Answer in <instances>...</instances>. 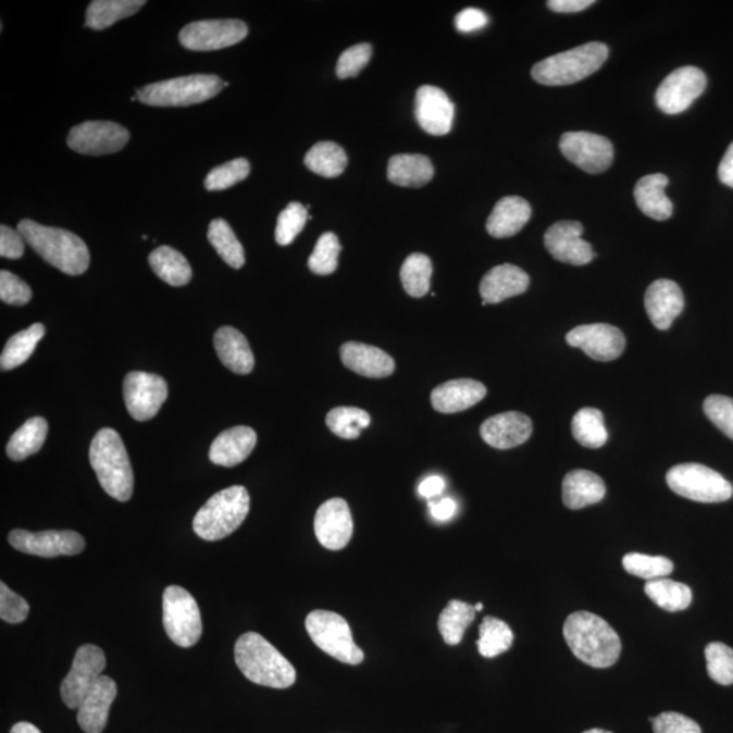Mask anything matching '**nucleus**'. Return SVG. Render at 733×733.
Wrapping results in <instances>:
<instances>
[{
  "label": "nucleus",
  "mask_w": 733,
  "mask_h": 733,
  "mask_svg": "<svg viewBox=\"0 0 733 733\" xmlns=\"http://www.w3.org/2000/svg\"><path fill=\"white\" fill-rule=\"evenodd\" d=\"M10 733H41V731L30 723H18L11 729Z\"/></svg>",
  "instance_id": "obj_62"
},
{
  "label": "nucleus",
  "mask_w": 733,
  "mask_h": 733,
  "mask_svg": "<svg viewBox=\"0 0 733 733\" xmlns=\"http://www.w3.org/2000/svg\"><path fill=\"white\" fill-rule=\"evenodd\" d=\"M223 87L226 82L219 76L197 74L147 85L136 91V98L149 107L182 108L211 100Z\"/></svg>",
  "instance_id": "obj_7"
},
{
  "label": "nucleus",
  "mask_w": 733,
  "mask_h": 733,
  "mask_svg": "<svg viewBox=\"0 0 733 733\" xmlns=\"http://www.w3.org/2000/svg\"><path fill=\"white\" fill-rule=\"evenodd\" d=\"M530 277L521 268L502 264L492 268L480 284L483 306L496 305L527 291Z\"/></svg>",
  "instance_id": "obj_25"
},
{
  "label": "nucleus",
  "mask_w": 733,
  "mask_h": 733,
  "mask_svg": "<svg viewBox=\"0 0 733 733\" xmlns=\"http://www.w3.org/2000/svg\"><path fill=\"white\" fill-rule=\"evenodd\" d=\"M370 424V414L360 408H335L326 415V425L330 426L333 434L346 440L358 439L362 431Z\"/></svg>",
  "instance_id": "obj_45"
},
{
  "label": "nucleus",
  "mask_w": 733,
  "mask_h": 733,
  "mask_svg": "<svg viewBox=\"0 0 733 733\" xmlns=\"http://www.w3.org/2000/svg\"><path fill=\"white\" fill-rule=\"evenodd\" d=\"M18 232L38 256L65 275H82L90 265V251L86 244L67 229L42 226L25 219L20 222Z\"/></svg>",
  "instance_id": "obj_2"
},
{
  "label": "nucleus",
  "mask_w": 733,
  "mask_h": 733,
  "mask_svg": "<svg viewBox=\"0 0 733 733\" xmlns=\"http://www.w3.org/2000/svg\"><path fill=\"white\" fill-rule=\"evenodd\" d=\"M145 4V0H95L87 8L85 25L95 30L108 29L138 13Z\"/></svg>",
  "instance_id": "obj_35"
},
{
  "label": "nucleus",
  "mask_w": 733,
  "mask_h": 733,
  "mask_svg": "<svg viewBox=\"0 0 733 733\" xmlns=\"http://www.w3.org/2000/svg\"><path fill=\"white\" fill-rule=\"evenodd\" d=\"M306 629L316 647L341 663L358 666L364 660L363 650L353 642L346 618L337 612L315 610L306 618Z\"/></svg>",
  "instance_id": "obj_8"
},
{
  "label": "nucleus",
  "mask_w": 733,
  "mask_h": 733,
  "mask_svg": "<svg viewBox=\"0 0 733 733\" xmlns=\"http://www.w3.org/2000/svg\"><path fill=\"white\" fill-rule=\"evenodd\" d=\"M584 232L580 222H558L545 234V246L552 259L569 265H587L595 253L588 243L582 238Z\"/></svg>",
  "instance_id": "obj_20"
},
{
  "label": "nucleus",
  "mask_w": 733,
  "mask_h": 733,
  "mask_svg": "<svg viewBox=\"0 0 733 733\" xmlns=\"http://www.w3.org/2000/svg\"><path fill=\"white\" fill-rule=\"evenodd\" d=\"M667 485L676 495L698 502H723L733 495V486L723 475L699 463H682L669 470Z\"/></svg>",
  "instance_id": "obj_9"
},
{
  "label": "nucleus",
  "mask_w": 733,
  "mask_h": 733,
  "mask_svg": "<svg viewBox=\"0 0 733 733\" xmlns=\"http://www.w3.org/2000/svg\"><path fill=\"white\" fill-rule=\"evenodd\" d=\"M30 607L27 601L3 582L0 583V617L9 623L24 622L29 616Z\"/></svg>",
  "instance_id": "obj_53"
},
{
  "label": "nucleus",
  "mask_w": 733,
  "mask_h": 733,
  "mask_svg": "<svg viewBox=\"0 0 733 733\" xmlns=\"http://www.w3.org/2000/svg\"><path fill=\"white\" fill-rule=\"evenodd\" d=\"M305 165L321 177L336 178L347 169V152L333 141H320L306 154Z\"/></svg>",
  "instance_id": "obj_37"
},
{
  "label": "nucleus",
  "mask_w": 733,
  "mask_h": 733,
  "mask_svg": "<svg viewBox=\"0 0 733 733\" xmlns=\"http://www.w3.org/2000/svg\"><path fill=\"white\" fill-rule=\"evenodd\" d=\"M248 33V25L239 20L197 21L179 32V42L190 51H218L245 40Z\"/></svg>",
  "instance_id": "obj_12"
},
{
  "label": "nucleus",
  "mask_w": 733,
  "mask_h": 733,
  "mask_svg": "<svg viewBox=\"0 0 733 733\" xmlns=\"http://www.w3.org/2000/svg\"><path fill=\"white\" fill-rule=\"evenodd\" d=\"M372 57V47L370 44H358L348 48L338 59L336 74L340 79L353 78L360 74Z\"/></svg>",
  "instance_id": "obj_52"
},
{
  "label": "nucleus",
  "mask_w": 733,
  "mask_h": 733,
  "mask_svg": "<svg viewBox=\"0 0 733 733\" xmlns=\"http://www.w3.org/2000/svg\"><path fill=\"white\" fill-rule=\"evenodd\" d=\"M152 271L161 281L173 287L186 286L191 281V266L188 260L171 246H160L149 257Z\"/></svg>",
  "instance_id": "obj_34"
},
{
  "label": "nucleus",
  "mask_w": 733,
  "mask_h": 733,
  "mask_svg": "<svg viewBox=\"0 0 733 733\" xmlns=\"http://www.w3.org/2000/svg\"><path fill=\"white\" fill-rule=\"evenodd\" d=\"M309 211L298 201L289 202L286 210L281 212L276 224V243L281 246L291 245L309 221Z\"/></svg>",
  "instance_id": "obj_48"
},
{
  "label": "nucleus",
  "mask_w": 733,
  "mask_h": 733,
  "mask_svg": "<svg viewBox=\"0 0 733 733\" xmlns=\"http://www.w3.org/2000/svg\"><path fill=\"white\" fill-rule=\"evenodd\" d=\"M560 150L573 165L589 174L604 173L614 161V147L605 136L589 133H567L561 136Z\"/></svg>",
  "instance_id": "obj_16"
},
{
  "label": "nucleus",
  "mask_w": 733,
  "mask_h": 733,
  "mask_svg": "<svg viewBox=\"0 0 733 733\" xmlns=\"http://www.w3.org/2000/svg\"><path fill=\"white\" fill-rule=\"evenodd\" d=\"M9 543L14 549L26 555L44 558L59 556H76L86 548L85 538L71 530H49V532L30 533L26 530H13Z\"/></svg>",
  "instance_id": "obj_15"
},
{
  "label": "nucleus",
  "mask_w": 733,
  "mask_h": 733,
  "mask_svg": "<svg viewBox=\"0 0 733 733\" xmlns=\"http://www.w3.org/2000/svg\"><path fill=\"white\" fill-rule=\"evenodd\" d=\"M707 87V76L697 67H682L667 76L656 91V103L666 114L685 112Z\"/></svg>",
  "instance_id": "obj_17"
},
{
  "label": "nucleus",
  "mask_w": 733,
  "mask_h": 733,
  "mask_svg": "<svg viewBox=\"0 0 733 733\" xmlns=\"http://www.w3.org/2000/svg\"><path fill=\"white\" fill-rule=\"evenodd\" d=\"M606 485L598 474L588 470H573L562 481V501L569 510L596 505L605 499Z\"/></svg>",
  "instance_id": "obj_31"
},
{
  "label": "nucleus",
  "mask_w": 733,
  "mask_h": 733,
  "mask_svg": "<svg viewBox=\"0 0 733 733\" xmlns=\"http://www.w3.org/2000/svg\"><path fill=\"white\" fill-rule=\"evenodd\" d=\"M488 15L483 10L469 8L456 16V27L461 33H472L488 25Z\"/></svg>",
  "instance_id": "obj_57"
},
{
  "label": "nucleus",
  "mask_w": 733,
  "mask_h": 733,
  "mask_svg": "<svg viewBox=\"0 0 733 733\" xmlns=\"http://www.w3.org/2000/svg\"><path fill=\"white\" fill-rule=\"evenodd\" d=\"M0 299L13 306H24L30 302L32 289L24 281L9 271L0 272Z\"/></svg>",
  "instance_id": "obj_54"
},
{
  "label": "nucleus",
  "mask_w": 733,
  "mask_h": 733,
  "mask_svg": "<svg viewBox=\"0 0 733 733\" xmlns=\"http://www.w3.org/2000/svg\"><path fill=\"white\" fill-rule=\"evenodd\" d=\"M249 510L250 496L245 486H229L213 495L196 513L195 533L210 543L226 538L245 522Z\"/></svg>",
  "instance_id": "obj_5"
},
{
  "label": "nucleus",
  "mask_w": 733,
  "mask_h": 733,
  "mask_svg": "<svg viewBox=\"0 0 733 733\" xmlns=\"http://www.w3.org/2000/svg\"><path fill=\"white\" fill-rule=\"evenodd\" d=\"M25 243L26 240L20 232L2 224V227H0V256L3 259H21L24 256Z\"/></svg>",
  "instance_id": "obj_56"
},
{
  "label": "nucleus",
  "mask_w": 733,
  "mask_h": 733,
  "mask_svg": "<svg viewBox=\"0 0 733 733\" xmlns=\"http://www.w3.org/2000/svg\"><path fill=\"white\" fill-rule=\"evenodd\" d=\"M457 510V501L452 500L451 497H445V499L437 501H430L431 515L437 522L450 521V519L456 517Z\"/></svg>",
  "instance_id": "obj_58"
},
{
  "label": "nucleus",
  "mask_w": 733,
  "mask_h": 733,
  "mask_svg": "<svg viewBox=\"0 0 733 733\" xmlns=\"http://www.w3.org/2000/svg\"><path fill=\"white\" fill-rule=\"evenodd\" d=\"M474 606L467 601L451 600L439 617V632L448 645H458L462 642L464 632L475 620Z\"/></svg>",
  "instance_id": "obj_41"
},
{
  "label": "nucleus",
  "mask_w": 733,
  "mask_h": 733,
  "mask_svg": "<svg viewBox=\"0 0 733 733\" xmlns=\"http://www.w3.org/2000/svg\"><path fill=\"white\" fill-rule=\"evenodd\" d=\"M704 412L723 434L733 440V398L709 396L705 399Z\"/></svg>",
  "instance_id": "obj_51"
},
{
  "label": "nucleus",
  "mask_w": 733,
  "mask_h": 733,
  "mask_svg": "<svg viewBox=\"0 0 733 733\" xmlns=\"http://www.w3.org/2000/svg\"><path fill=\"white\" fill-rule=\"evenodd\" d=\"M414 114L426 134L445 136L452 128L456 107L439 87L425 85L415 92Z\"/></svg>",
  "instance_id": "obj_21"
},
{
  "label": "nucleus",
  "mask_w": 733,
  "mask_h": 733,
  "mask_svg": "<svg viewBox=\"0 0 733 733\" xmlns=\"http://www.w3.org/2000/svg\"><path fill=\"white\" fill-rule=\"evenodd\" d=\"M568 647L583 663L595 669L616 664L621 655V639L604 618L588 611H577L563 623Z\"/></svg>",
  "instance_id": "obj_1"
},
{
  "label": "nucleus",
  "mask_w": 733,
  "mask_h": 733,
  "mask_svg": "<svg viewBox=\"0 0 733 733\" xmlns=\"http://www.w3.org/2000/svg\"><path fill=\"white\" fill-rule=\"evenodd\" d=\"M486 393L488 390L484 383L474 380H454L435 387L431 394V402L437 412L459 413L483 401Z\"/></svg>",
  "instance_id": "obj_26"
},
{
  "label": "nucleus",
  "mask_w": 733,
  "mask_h": 733,
  "mask_svg": "<svg viewBox=\"0 0 733 733\" xmlns=\"http://www.w3.org/2000/svg\"><path fill=\"white\" fill-rule=\"evenodd\" d=\"M594 4V0H550L549 9L556 13H579Z\"/></svg>",
  "instance_id": "obj_59"
},
{
  "label": "nucleus",
  "mask_w": 733,
  "mask_h": 733,
  "mask_svg": "<svg viewBox=\"0 0 733 733\" xmlns=\"http://www.w3.org/2000/svg\"><path fill=\"white\" fill-rule=\"evenodd\" d=\"M644 589L655 605L671 612L686 610L693 600L692 589L686 584L666 577L649 580Z\"/></svg>",
  "instance_id": "obj_38"
},
{
  "label": "nucleus",
  "mask_w": 733,
  "mask_h": 733,
  "mask_svg": "<svg viewBox=\"0 0 733 733\" xmlns=\"http://www.w3.org/2000/svg\"><path fill=\"white\" fill-rule=\"evenodd\" d=\"M250 174V163L245 158L224 163L222 166L212 169L206 177L207 190H226L235 184L243 183Z\"/></svg>",
  "instance_id": "obj_50"
},
{
  "label": "nucleus",
  "mask_w": 733,
  "mask_h": 733,
  "mask_svg": "<svg viewBox=\"0 0 733 733\" xmlns=\"http://www.w3.org/2000/svg\"><path fill=\"white\" fill-rule=\"evenodd\" d=\"M572 435L580 445L587 448L604 447L609 439L604 413L599 409H580L572 420Z\"/></svg>",
  "instance_id": "obj_40"
},
{
  "label": "nucleus",
  "mask_w": 733,
  "mask_h": 733,
  "mask_svg": "<svg viewBox=\"0 0 733 733\" xmlns=\"http://www.w3.org/2000/svg\"><path fill=\"white\" fill-rule=\"evenodd\" d=\"M434 173V166L425 156L399 154L388 161L387 178L405 188H420L431 183Z\"/></svg>",
  "instance_id": "obj_33"
},
{
  "label": "nucleus",
  "mask_w": 733,
  "mask_h": 733,
  "mask_svg": "<svg viewBox=\"0 0 733 733\" xmlns=\"http://www.w3.org/2000/svg\"><path fill=\"white\" fill-rule=\"evenodd\" d=\"M609 48L604 42H588L534 65L532 76L545 86H567L588 78L605 64Z\"/></svg>",
  "instance_id": "obj_6"
},
{
  "label": "nucleus",
  "mask_w": 733,
  "mask_h": 733,
  "mask_svg": "<svg viewBox=\"0 0 733 733\" xmlns=\"http://www.w3.org/2000/svg\"><path fill=\"white\" fill-rule=\"evenodd\" d=\"M234 653L238 669L256 685L287 688L297 681L294 666L259 633L243 634Z\"/></svg>",
  "instance_id": "obj_3"
},
{
  "label": "nucleus",
  "mask_w": 733,
  "mask_h": 733,
  "mask_svg": "<svg viewBox=\"0 0 733 733\" xmlns=\"http://www.w3.org/2000/svg\"><path fill=\"white\" fill-rule=\"evenodd\" d=\"M446 489V481L440 477V475H431V477L425 479L423 483L419 486V494L424 499H435Z\"/></svg>",
  "instance_id": "obj_60"
},
{
  "label": "nucleus",
  "mask_w": 733,
  "mask_h": 733,
  "mask_svg": "<svg viewBox=\"0 0 733 733\" xmlns=\"http://www.w3.org/2000/svg\"><path fill=\"white\" fill-rule=\"evenodd\" d=\"M107 667L105 654L92 644L82 645L76 650L73 667L64 678L60 694L67 708L79 709L82 701L95 683L102 676Z\"/></svg>",
  "instance_id": "obj_11"
},
{
  "label": "nucleus",
  "mask_w": 733,
  "mask_h": 733,
  "mask_svg": "<svg viewBox=\"0 0 733 733\" xmlns=\"http://www.w3.org/2000/svg\"><path fill=\"white\" fill-rule=\"evenodd\" d=\"M167 396V383L160 375L133 371L125 376L124 401L131 418L136 421L154 419Z\"/></svg>",
  "instance_id": "obj_13"
},
{
  "label": "nucleus",
  "mask_w": 733,
  "mask_h": 733,
  "mask_svg": "<svg viewBox=\"0 0 733 733\" xmlns=\"http://www.w3.org/2000/svg\"><path fill=\"white\" fill-rule=\"evenodd\" d=\"M47 436V420L42 418L29 419L10 437L5 452H8L11 461H24L27 457L35 456L36 452L41 450Z\"/></svg>",
  "instance_id": "obj_36"
},
{
  "label": "nucleus",
  "mask_w": 733,
  "mask_h": 733,
  "mask_svg": "<svg viewBox=\"0 0 733 733\" xmlns=\"http://www.w3.org/2000/svg\"><path fill=\"white\" fill-rule=\"evenodd\" d=\"M314 532L324 548L335 551L346 548L353 534L348 502L338 497L325 501L315 513Z\"/></svg>",
  "instance_id": "obj_19"
},
{
  "label": "nucleus",
  "mask_w": 733,
  "mask_h": 733,
  "mask_svg": "<svg viewBox=\"0 0 733 733\" xmlns=\"http://www.w3.org/2000/svg\"><path fill=\"white\" fill-rule=\"evenodd\" d=\"M129 140L127 129L112 122H86L70 131L67 144L71 150L84 156H108L123 150Z\"/></svg>",
  "instance_id": "obj_14"
},
{
  "label": "nucleus",
  "mask_w": 733,
  "mask_h": 733,
  "mask_svg": "<svg viewBox=\"0 0 733 733\" xmlns=\"http://www.w3.org/2000/svg\"><path fill=\"white\" fill-rule=\"evenodd\" d=\"M685 308V297L675 282L660 278L645 293V309L650 322L659 331L670 330L672 322L680 316Z\"/></svg>",
  "instance_id": "obj_23"
},
{
  "label": "nucleus",
  "mask_w": 733,
  "mask_h": 733,
  "mask_svg": "<svg viewBox=\"0 0 733 733\" xmlns=\"http://www.w3.org/2000/svg\"><path fill=\"white\" fill-rule=\"evenodd\" d=\"M513 633L505 621L485 617L480 625L479 653L486 659L496 658L512 647Z\"/></svg>",
  "instance_id": "obj_43"
},
{
  "label": "nucleus",
  "mask_w": 733,
  "mask_h": 733,
  "mask_svg": "<svg viewBox=\"0 0 733 733\" xmlns=\"http://www.w3.org/2000/svg\"><path fill=\"white\" fill-rule=\"evenodd\" d=\"M481 437L497 450H510L522 446L533 434V423L526 414L507 412L485 420L481 425Z\"/></svg>",
  "instance_id": "obj_22"
},
{
  "label": "nucleus",
  "mask_w": 733,
  "mask_h": 733,
  "mask_svg": "<svg viewBox=\"0 0 733 733\" xmlns=\"http://www.w3.org/2000/svg\"><path fill=\"white\" fill-rule=\"evenodd\" d=\"M213 346L223 365L238 375H248L254 369V355L248 340L232 326L221 327L213 337Z\"/></svg>",
  "instance_id": "obj_29"
},
{
  "label": "nucleus",
  "mask_w": 733,
  "mask_h": 733,
  "mask_svg": "<svg viewBox=\"0 0 733 733\" xmlns=\"http://www.w3.org/2000/svg\"><path fill=\"white\" fill-rule=\"evenodd\" d=\"M584 733H612V732L599 730V729H594V730L585 731Z\"/></svg>",
  "instance_id": "obj_63"
},
{
  "label": "nucleus",
  "mask_w": 733,
  "mask_h": 733,
  "mask_svg": "<svg viewBox=\"0 0 733 733\" xmlns=\"http://www.w3.org/2000/svg\"><path fill=\"white\" fill-rule=\"evenodd\" d=\"M117 696L116 682L102 675L86 694L78 709V724L86 733H101L105 730L109 710Z\"/></svg>",
  "instance_id": "obj_24"
},
{
  "label": "nucleus",
  "mask_w": 733,
  "mask_h": 733,
  "mask_svg": "<svg viewBox=\"0 0 733 733\" xmlns=\"http://www.w3.org/2000/svg\"><path fill=\"white\" fill-rule=\"evenodd\" d=\"M667 185H669V177L658 173L638 179L634 188L637 207L655 221H667L674 211L672 201L666 195Z\"/></svg>",
  "instance_id": "obj_32"
},
{
  "label": "nucleus",
  "mask_w": 733,
  "mask_h": 733,
  "mask_svg": "<svg viewBox=\"0 0 733 733\" xmlns=\"http://www.w3.org/2000/svg\"><path fill=\"white\" fill-rule=\"evenodd\" d=\"M44 335H46V327L41 324H35L10 337L3 349L2 357H0L2 370H14L16 366L27 362V359L35 352Z\"/></svg>",
  "instance_id": "obj_39"
},
{
  "label": "nucleus",
  "mask_w": 733,
  "mask_h": 733,
  "mask_svg": "<svg viewBox=\"0 0 733 733\" xmlns=\"http://www.w3.org/2000/svg\"><path fill=\"white\" fill-rule=\"evenodd\" d=\"M532 218V207L522 197L508 196L497 201L486 229L495 238H508L521 232Z\"/></svg>",
  "instance_id": "obj_30"
},
{
  "label": "nucleus",
  "mask_w": 733,
  "mask_h": 733,
  "mask_svg": "<svg viewBox=\"0 0 733 733\" xmlns=\"http://www.w3.org/2000/svg\"><path fill=\"white\" fill-rule=\"evenodd\" d=\"M622 566L633 576L647 580H658L669 576L674 571V563L661 556H647L642 552H629L623 557Z\"/></svg>",
  "instance_id": "obj_46"
},
{
  "label": "nucleus",
  "mask_w": 733,
  "mask_h": 733,
  "mask_svg": "<svg viewBox=\"0 0 733 733\" xmlns=\"http://www.w3.org/2000/svg\"><path fill=\"white\" fill-rule=\"evenodd\" d=\"M341 362L347 369L365 377H387L396 370V363L390 355L381 348L366 344L349 341L340 349Z\"/></svg>",
  "instance_id": "obj_27"
},
{
  "label": "nucleus",
  "mask_w": 733,
  "mask_h": 733,
  "mask_svg": "<svg viewBox=\"0 0 733 733\" xmlns=\"http://www.w3.org/2000/svg\"><path fill=\"white\" fill-rule=\"evenodd\" d=\"M163 626L169 638L182 648L194 647L202 634L199 605L188 591L169 585L163 593Z\"/></svg>",
  "instance_id": "obj_10"
},
{
  "label": "nucleus",
  "mask_w": 733,
  "mask_h": 733,
  "mask_svg": "<svg viewBox=\"0 0 733 733\" xmlns=\"http://www.w3.org/2000/svg\"><path fill=\"white\" fill-rule=\"evenodd\" d=\"M257 445V434L250 426H234L223 431L212 442L210 459L218 467L234 468L243 463L253 452Z\"/></svg>",
  "instance_id": "obj_28"
},
{
  "label": "nucleus",
  "mask_w": 733,
  "mask_h": 733,
  "mask_svg": "<svg viewBox=\"0 0 733 733\" xmlns=\"http://www.w3.org/2000/svg\"><path fill=\"white\" fill-rule=\"evenodd\" d=\"M434 268L428 256L423 253H413L403 261L401 273V282L405 291L410 297L423 298L430 293L431 277Z\"/></svg>",
  "instance_id": "obj_44"
},
{
  "label": "nucleus",
  "mask_w": 733,
  "mask_h": 733,
  "mask_svg": "<svg viewBox=\"0 0 733 733\" xmlns=\"http://www.w3.org/2000/svg\"><path fill=\"white\" fill-rule=\"evenodd\" d=\"M89 456L102 489L113 499L128 501L134 492V470L122 436L112 428L98 431Z\"/></svg>",
  "instance_id": "obj_4"
},
{
  "label": "nucleus",
  "mask_w": 733,
  "mask_h": 733,
  "mask_svg": "<svg viewBox=\"0 0 733 733\" xmlns=\"http://www.w3.org/2000/svg\"><path fill=\"white\" fill-rule=\"evenodd\" d=\"M720 182L733 188V144L726 150L719 166Z\"/></svg>",
  "instance_id": "obj_61"
},
{
  "label": "nucleus",
  "mask_w": 733,
  "mask_h": 733,
  "mask_svg": "<svg viewBox=\"0 0 733 733\" xmlns=\"http://www.w3.org/2000/svg\"><path fill=\"white\" fill-rule=\"evenodd\" d=\"M208 240L227 265L239 270L245 265V250L233 228L223 219H215L208 227Z\"/></svg>",
  "instance_id": "obj_42"
},
{
  "label": "nucleus",
  "mask_w": 733,
  "mask_h": 733,
  "mask_svg": "<svg viewBox=\"0 0 733 733\" xmlns=\"http://www.w3.org/2000/svg\"><path fill=\"white\" fill-rule=\"evenodd\" d=\"M567 343L583 349L585 355L598 362H611L621 357L626 340L616 326L593 324L574 327L567 335Z\"/></svg>",
  "instance_id": "obj_18"
},
{
  "label": "nucleus",
  "mask_w": 733,
  "mask_h": 733,
  "mask_svg": "<svg viewBox=\"0 0 733 733\" xmlns=\"http://www.w3.org/2000/svg\"><path fill=\"white\" fill-rule=\"evenodd\" d=\"M341 244L333 233L322 234L309 259L310 271L315 275L327 276L337 271Z\"/></svg>",
  "instance_id": "obj_47"
},
{
  "label": "nucleus",
  "mask_w": 733,
  "mask_h": 733,
  "mask_svg": "<svg viewBox=\"0 0 733 733\" xmlns=\"http://www.w3.org/2000/svg\"><path fill=\"white\" fill-rule=\"evenodd\" d=\"M708 674L716 683L733 685V649L723 643H710L705 649Z\"/></svg>",
  "instance_id": "obj_49"
},
{
  "label": "nucleus",
  "mask_w": 733,
  "mask_h": 733,
  "mask_svg": "<svg viewBox=\"0 0 733 733\" xmlns=\"http://www.w3.org/2000/svg\"><path fill=\"white\" fill-rule=\"evenodd\" d=\"M474 609H475V611H477V612H479V611H483L484 606H483V604H477V605L474 606Z\"/></svg>",
  "instance_id": "obj_64"
},
{
  "label": "nucleus",
  "mask_w": 733,
  "mask_h": 733,
  "mask_svg": "<svg viewBox=\"0 0 733 733\" xmlns=\"http://www.w3.org/2000/svg\"><path fill=\"white\" fill-rule=\"evenodd\" d=\"M650 723L655 733H703L696 721L675 712L661 713L650 720Z\"/></svg>",
  "instance_id": "obj_55"
}]
</instances>
